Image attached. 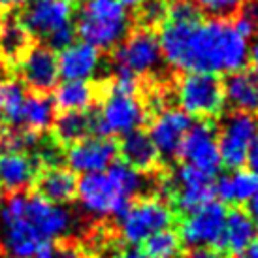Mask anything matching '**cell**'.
Instances as JSON below:
<instances>
[{
    "instance_id": "6da1fadb",
    "label": "cell",
    "mask_w": 258,
    "mask_h": 258,
    "mask_svg": "<svg viewBox=\"0 0 258 258\" xmlns=\"http://www.w3.org/2000/svg\"><path fill=\"white\" fill-rule=\"evenodd\" d=\"M158 43L170 66L183 72L234 74L249 62V40L232 21L211 17L209 21H185L166 17Z\"/></svg>"
},
{
    "instance_id": "7a4b0ae2",
    "label": "cell",
    "mask_w": 258,
    "mask_h": 258,
    "mask_svg": "<svg viewBox=\"0 0 258 258\" xmlns=\"http://www.w3.org/2000/svg\"><path fill=\"white\" fill-rule=\"evenodd\" d=\"M145 177L124 162H113L104 172L85 173L78 179L79 208L91 219H119L144 190Z\"/></svg>"
},
{
    "instance_id": "3957f363",
    "label": "cell",
    "mask_w": 258,
    "mask_h": 258,
    "mask_svg": "<svg viewBox=\"0 0 258 258\" xmlns=\"http://www.w3.org/2000/svg\"><path fill=\"white\" fill-rule=\"evenodd\" d=\"M76 34L98 51L115 49L130 32L128 10L117 0H85L78 12Z\"/></svg>"
},
{
    "instance_id": "277c9868",
    "label": "cell",
    "mask_w": 258,
    "mask_h": 258,
    "mask_svg": "<svg viewBox=\"0 0 258 258\" xmlns=\"http://www.w3.org/2000/svg\"><path fill=\"white\" fill-rule=\"evenodd\" d=\"M25 192L0 198V243L6 258H34L45 241L25 215Z\"/></svg>"
},
{
    "instance_id": "5b68a950",
    "label": "cell",
    "mask_w": 258,
    "mask_h": 258,
    "mask_svg": "<svg viewBox=\"0 0 258 258\" xmlns=\"http://www.w3.org/2000/svg\"><path fill=\"white\" fill-rule=\"evenodd\" d=\"M102 104L98 111L93 113L94 134L98 136H126L134 130H140L147 121L149 111L140 93H122L117 89L104 85Z\"/></svg>"
},
{
    "instance_id": "8992f818",
    "label": "cell",
    "mask_w": 258,
    "mask_h": 258,
    "mask_svg": "<svg viewBox=\"0 0 258 258\" xmlns=\"http://www.w3.org/2000/svg\"><path fill=\"white\" fill-rule=\"evenodd\" d=\"M175 211L164 196H142L128 206L119 222V237L126 245L138 247L160 230L170 228Z\"/></svg>"
},
{
    "instance_id": "52a82bcc",
    "label": "cell",
    "mask_w": 258,
    "mask_h": 258,
    "mask_svg": "<svg viewBox=\"0 0 258 258\" xmlns=\"http://www.w3.org/2000/svg\"><path fill=\"white\" fill-rule=\"evenodd\" d=\"M173 96L181 111L188 117L215 119L226 106L224 87L219 76L200 72H186L177 78Z\"/></svg>"
},
{
    "instance_id": "ba28073f",
    "label": "cell",
    "mask_w": 258,
    "mask_h": 258,
    "mask_svg": "<svg viewBox=\"0 0 258 258\" xmlns=\"http://www.w3.org/2000/svg\"><path fill=\"white\" fill-rule=\"evenodd\" d=\"M162 51L155 30L140 27L130 30L126 38L113 49L115 72L130 74L134 78H147L162 64Z\"/></svg>"
},
{
    "instance_id": "9c48e42d",
    "label": "cell",
    "mask_w": 258,
    "mask_h": 258,
    "mask_svg": "<svg viewBox=\"0 0 258 258\" xmlns=\"http://www.w3.org/2000/svg\"><path fill=\"white\" fill-rule=\"evenodd\" d=\"M215 177L200 172L190 164H183L164 179V198L177 213H188L215 198Z\"/></svg>"
},
{
    "instance_id": "30bf717a",
    "label": "cell",
    "mask_w": 258,
    "mask_h": 258,
    "mask_svg": "<svg viewBox=\"0 0 258 258\" xmlns=\"http://www.w3.org/2000/svg\"><path fill=\"white\" fill-rule=\"evenodd\" d=\"M258 134V119L254 115L232 111L222 119V124L217 128L219 155L222 166L228 170H239L247 162V155L252 140Z\"/></svg>"
},
{
    "instance_id": "8fae6325",
    "label": "cell",
    "mask_w": 258,
    "mask_h": 258,
    "mask_svg": "<svg viewBox=\"0 0 258 258\" xmlns=\"http://www.w3.org/2000/svg\"><path fill=\"white\" fill-rule=\"evenodd\" d=\"M226 211L228 209L222 202L211 200L185 213L179 224V237L183 245L192 249H217L224 228Z\"/></svg>"
},
{
    "instance_id": "7c38bea8",
    "label": "cell",
    "mask_w": 258,
    "mask_h": 258,
    "mask_svg": "<svg viewBox=\"0 0 258 258\" xmlns=\"http://www.w3.org/2000/svg\"><path fill=\"white\" fill-rule=\"evenodd\" d=\"M179 157L185 164H190L196 170L208 173L209 177H217L222 162L219 155L215 122H211V119H202L200 122L190 124Z\"/></svg>"
},
{
    "instance_id": "4fadbf2b",
    "label": "cell",
    "mask_w": 258,
    "mask_h": 258,
    "mask_svg": "<svg viewBox=\"0 0 258 258\" xmlns=\"http://www.w3.org/2000/svg\"><path fill=\"white\" fill-rule=\"evenodd\" d=\"M190 117L179 108H162L155 111L149 124V138L157 147L162 162H172L179 158L185 136L190 128Z\"/></svg>"
},
{
    "instance_id": "5bb4252c",
    "label": "cell",
    "mask_w": 258,
    "mask_h": 258,
    "mask_svg": "<svg viewBox=\"0 0 258 258\" xmlns=\"http://www.w3.org/2000/svg\"><path fill=\"white\" fill-rule=\"evenodd\" d=\"M15 72L21 79L23 87H29L32 93L47 94L57 87L60 78L57 53L45 43L30 45L25 55L17 60Z\"/></svg>"
},
{
    "instance_id": "9a60e30c",
    "label": "cell",
    "mask_w": 258,
    "mask_h": 258,
    "mask_svg": "<svg viewBox=\"0 0 258 258\" xmlns=\"http://www.w3.org/2000/svg\"><path fill=\"white\" fill-rule=\"evenodd\" d=\"M74 4L72 0H29L19 15V21L30 36L42 40L72 25Z\"/></svg>"
},
{
    "instance_id": "2e32d148",
    "label": "cell",
    "mask_w": 258,
    "mask_h": 258,
    "mask_svg": "<svg viewBox=\"0 0 258 258\" xmlns=\"http://www.w3.org/2000/svg\"><path fill=\"white\" fill-rule=\"evenodd\" d=\"M119 155V145L113 138L89 136L78 144L68 145L64 151V160L74 173H96L108 170Z\"/></svg>"
},
{
    "instance_id": "e0dca14e",
    "label": "cell",
    "mask_w": 258,
    "mask_h": 258,
    "mask_svg": "<svg viewBox=\"0 0 258 258\" xmlns=\"http://www.w3.org/2000/svg\"><path fill=\"white\" fill-rule=\"evenodd\" d=\"M25 215L45 243L64 239L74 228V217L64 206L51 204L38 194H27Z\"/></svg>"
},
{
    "instance_id": "ac0fdd59",
    "label": "cell",
    "mask_w": 258,
    "mask_h": 258,
    "mask_svg": "<svg viewBox=\"0 0 258 258\" xmlns=\"http://www.w3.org/2000/svg\"><path fill=\"white\" fill-rule=\"evenodd\" d=\"M42 170L34 155L25 151L4 149L0 153V186L8 192H23L34 185Z\"/></svg>"
},
{
    "instance_id": "d6986e66",
    "label": "cell",
    "mask_w": 258,
    "mask_h": 258,
    "mask_svg": "<svg viewBox=\"0 0 258 258\" xmlns=\"http://www.w3.org/2000/svg\"><path fill=\"white\" fill-rule=\"evenodd\" d=\"M58 76L72 81H91L100 72L102 55L91 43L74 42L66 49L58 51Z\"/></svg>"
},
{
    "instance_id": "ffe728a7",
    "label": "cell",
    "mask_w": 258,
    "mask_h": 258,
    "mask_svg": "<svg viewBox=\"0 0 258 258\" xmlns=\"http://www.w3.org/2000/svg\"><path fill=\"white\" fill-rule=\"evenodd\" d=\"M254 241H256V230H254L249 213L241 208L226 211L224 228H222V236L217 245V251L237 256V254L249 251V247Z\"/></svg>"
},
{
    "instance_id": "44dd1931",
    "label": "cell",
    "mask_w": 258,
    "mask_h": 258,
    "mask_svg": "<svg viewBox=\"0 0 258 258\" xmlns=\"http://www.w3.org/2000/svg\"><path fill=\"white\" fill-rule=\"evenodd\" d=\"M36 194L42 196L43 200L51 204L64 206L76 200L78 192V177L72 170L64 166H49L42 168L36 175Z\"/></svg>"
},
{
    "instance_id": "7402d4cb",
    "label": "cell",
    "mask_w": 258,
    "mask_h": 258,
    "mask_svg": "<svg viewBox=\"0 0 258 258\" xmlns=\"http://www.w3.org/2000/svg\"><path fill=\"white\" fill-rule=\"evenodd\" d=\"M119 155L122 157L124 164H128L130 168H134L136 172L144 173V175L153 173L162 164L149 134L142 128L122 136V142L119 145Z\"/></svg>"
},
{
    "instance_id": "603a6c76",
    "label": "cell",
    "mask_w": 258,
    "mask_h": 258,
    "mask_svg": "<svg viewBox=\"0 0 258 258\" xmlns=\"http://www.w3.org/2000/svg\"><path fill=\"white\" fill-rule=\"evenodd\" d=\"M102 94V87L91 81H72L62 79L53 89V106L60 113L66 111H89Z\"/></svg>"
},
{
    "instance_id": "cb8c5ba5",
    "label": "cell",
    "mask_w": 258,
    "mask_h": 258,
    "mask_svg": "<svg viewBox=\"0 0 258 258\" xmlns=\"http://www.w3.org/2000/svg\"><path fill=\"white\" fill-rule=\"evenodd\" d=\"M224 87V100L230 104L234 111L258 115V78L252 72L237 70L228 74L226 81H222Z\"/></svg>"
},
{
    "instance_id": "d4e9b609",
    "label": "cell",
    "mask_w": 258,
    "mask_h": 258,
    "mask_svg": "<svg viewBox=\"0 0 258 258\" xmlns=\"http://www.w3.org/2000/svg\"><path fill=\"white\" fill-rule=\"evenodd\" d=\"M215 194L222 204H249L258 196V175L251 170H230L219 177Z\"/></svg>"
},
{
    "instance_id": "484cf974",
    "label": "cell",
    "mask_w": 258,
    "mask_h": 258,
    "mask_svg": "<svg viewBox=\"0 0 258 258\" xmlns=\"http://www.w3.org/2000/svg\"><path fill=\"white\" fill-rule=\"evenodd\" d=\"M55 121V106L47 94L30 93L25 96V102L19 111L17 128L32 132V134H43L51 130Z\"/></svg>"
},
{
    "instance_id": "4316f807",
    "label": "cell",
    "mask_w": 258,
    "mask_h": 258,
    "mask_svg": "<svg viewBox=\"0 0 258 258\" xmlns=\"http://www.w3.org/2000/svg\"><path fill=\"white\" fill-rule=\"evenodd\" d=\"M53 140L62 147L74 145L93 136L94 119L89 111H66L55 117L53 121Z\"/></svg>"
},
{
    "instance_id": "83f0119b",
    "label": "cell",
    "mask_w": 258,
    "mask_h": 258,
    "mask_svg": "<svg viewBox=\"0 0 258 258\" xmlns=\"http://www.w3.org/2000/svg\"><path fill=\"white\" fill-rule=\"evenodd\" d=\"M32 45V36L21 25L19 17H6L2 19L0 29V57L4 64L15 66L17 60L25 55V51Z\"/></svg>"
},
{
    "instance_id": "f1b7e54d",
    "label": "cell",
    "mask_w": 258,
    "mask_h": 258,
    "mask_svg": "<svg viewBox=\"0 0 258 258\" xmlns=\"http://www.w3.org/2000/svg\"><path fill=\"white\" fill-rule=\"evenodd\" d=\"M25 96L27 93L19 79H0V124H4L6 128H17Z\"/></svg>"
},
{
    "instance_id": "f546056e",
    "label": "cell",
    "mask_w": 258,
    "mask_h": 258,
    "mask_svg": "<svg viewBox=\"0 0 258 258\" xmlns=\"http://www.w3.org/2000/svg\"><path fill=\"white\" fill-rule=\"evenodd\" d=\"M142 245H144V252L149 258H179L183 252V241L179 234L170 228L153 234Z\"/></svg>"
},
{
    "instance_id": "4dcf8cb0",
    "label": "cell",
    "mask_w": 258,
    "mask_h": 258,
    "mask_svg": "<svg viewBox=\"0 0 258 258\" xmlns=\"http://www.w3.org/2000/svg\"><path fill=\"white\" fill-rule=\"evenodd\" d=\"M34 258H93L91 251L72 239H58L45 243L40 251L34 254Z\"/></svg>"
},
{
    "instance_id": "1f68e13d",
    "label": "cell",
    "mask_w": 258,
    "mask_h": 258,
    "mask_svg": "<svg viewBox=\"0 0 258 258\" xmlns=\"http://www.w3.org/2000/svg\"><path fill=\"white\" fill-rule=\"evenodd\" d=\"M168 8H170V0H145L140 10V21L145 29H155L160 27L168 17Z\"/></svg>"
},
{
    "instance_id": "d6a6232c",
    "label": "cell",
    "mask_w": 258,
    "mask_h": 258,
    "mask_svg": "<svg viewBox=\"0 0 258 258\" xmlns=\"http://www.w3.org/2000/svg\"><path fill=\"white\" fill-rule=\"evenodd\" d=\"M196 6L200 8V12H206L211 17L224 19L228 15H234L243 6L245 0H194Z\"/></svg>"
},
{
    "instance_id": "836d02e7",
    "label": "cell",
    "mask_w": 258,
    "mask_h": 258,
    "mask_svg": "<svg viewBox=\"0 0 258 258\" xmlns=\"http://www.w3.org/2000/svg\"><path fill=\"white\" fill-rule=\"evenodd\" d=\"M76 29H74V25H68L64 29H58L57 32H53L47 40H45V45H49L53 51H62L66 49L68 45H72L76 42Z\"/></svg>"
},
{
    "instance_id": "e575fe53",
    "label": "cell",
    "mask_w": 258,
    "mask_h": 258,
    "mask_svg": "<svg viewBox=\"0 0 258 258\" xmlns=\"http://www.w3.org/2000/svg\"><path fill=\"white\" fill-rule=\"evenodd\" d=\"M245 166H249V170L258 175V134H256V138L252 140L251 149H249V155H247V162H245Z\"/></svg>"
},
{
    "instance_id": "d590c367",
    "label": "cell",
    "mask_w": 258,
    "mask_h": 258,
    "mask_svg": "<svg viewBox=\"0 0 258 258\" xmlns=\"http://www.w3.org/2000/svg\"><path fill=\"white\" fill-rule=\"evenodd\" d=\"M179 258H222V254L215 249H190L186 254H181Z\"/></svg>"
},
{
    "instance_id": "8d00e7d4",
    "label": "cell",
    "mask_w": 258,
    "mask_h": 258,
    "mask_svg": "<svg viewBox=\"0 0 258 258\" xmlns=\"http://www.w3.org/2000/svg\"><path fill=\"white\" fill-rule=\"evenodd\" d=\"M247 213H249V217H251L252 224H254V230H256V236H258V196L249 202V209H247Z\"/></svg>"
},
{
    "instance_id": "74e56055",
    "label": "cell",
    "mask_w": 258,
    "mask_h": 258,
    "mask_svg": "<svg viewBox=\"0 0 258 258\" xmlns=\"http://www.w3.org/2000/svg\"><path fill=\"white\" fill-rule=\"evenodd\" d=\"M249 60L252 64V74L258 78V40L252 43V47H249Z\"/></svg>"
},
{
    "instance_id": "f35d334b",
    "label": "cell",
    "mask_w": 258,
    "mask_h": 258,
    "mask_svg": "<svg viewBox=\"0 0 258 258\" xmlns=\"http://www.w3.org/2000/svg\"><path fill=\"white\" fill-rule=\"evenodd\" d=\"M29 0H0V10H14V8H23Z\"/></svg>"
},
{
    "instance_id": "ab89813d",
    "label": "cell",
    "mask_w": 258,
    "mask_h": 258,
    "mask_svg": "<svg viewBox=\"0 0 258 258\" xmlns=\"http://www.w3.org/2000/svg\"><path fill=\"white\" fill-rule=\"evenodd\" d=\"M119 258H149V256L144 251H140V249H128V251L121 252Z\"/></svg>"
},
{
    "instance_id": "60d3db41",
    "label": "cell",
    "mask_w": 258,
    "mask_h": 258,
    "mask_svg": "<svg viewBox=\"0 0 258 258\" xmlns=\"http://www.w3.org/2000/svg\"><path fill=\"white\" fill-rule=\"evenodd\" d=\"M117 2H119L122 8H126V10H138L145 0H117Z\"/></svg>"
},
{
    "instance_id": "b9f144b4",
    "label": "cell",
    "mask_w": 258,
    "mask_h": 258,
    "mask_svg": "<svg viewBox=\"0 0 258 258\" xmlns=\"http://www.w3.org/2000/svg\"><path fill=\"white\" fill-rule=\"evenodd\" d=\"M249 258H258V241H254L249 247Z\"/></svg>"
},
{
    "instance_id": "7bdbcfd3",
    "label": "cell",
    "mask_w": 258,
    "mask_h": 258,
    "mask_svg": "<svg viewBox=\"0 0 258 258\" xmlns=\"http://www.w3.org/2000/svg\"><path fill=\"white\" fill-rule=\"evenodd\" d=\"M0 258H6V254H4V249H2V243H0Z\"/></svg>"
},
{
    "instance_id": "ee69618b",
    "label": "cell",
    "mask_w": 258,
    "mask_h": 258,
    "mask_svg": "<svg viewBox=\"0 0 258 258\" xmlns=\"http://www.w3.org/2000/svg\"><path fill=\"white\" fill-rule=\"evenodd\" d=\"M2 72H4V66H2V62H0V79H2Z\"/></svg>"
},
{
    "instance_id": "f6af8a7d",
    "label": "cell",
    "mask_w": 258,
    "mask_h": 258,
    "mask_svg": "<svg viewBox=\"0 0 258 258\" xmlns=\"http://www.w3.org/2000/svg\"><path fill=\"white\" fill-rule=\"evenodd\" d=\"M232 258H249V256H243V254H237V256H232Z\"/></svg>"
},
{
    "instance_id": "bcb514c9",
    "label": "cell",
    "mask_w": 258,
    "mask_h": 258,
    "mask_svg": "<svg viewBox=\"0 0 258 258\" xmlns=\"http://www.w3.org/2000/svg\"><path fill=\"white\" fill-rule=\"evenodd\" d=\"M0 29H2V17H0Z\"/></svg>"
},
{
    "instance_id": "7dc6e473",
    "label": "cell",
    "mask_w": 258,
    "mask_h": 258,
    "mask_svg": "<svg viewBox=\"0 0 258 258\" xmlns=\"http://www.w3.org/2000/svg\"><path fill=\"white\" fill-rule=\"evenodd\" d=\"M108 258H119V254H117V256H108Z\"/></svg>"
}]
</instances>
